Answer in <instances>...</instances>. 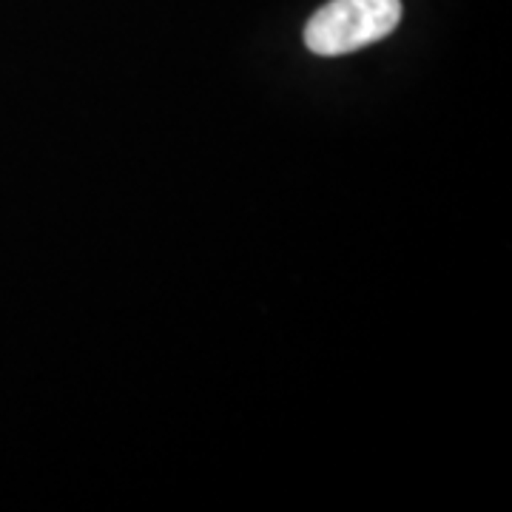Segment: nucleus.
<instances>
[{
    "instance_id": "obj_1",
    "label": "nucleus",
    "mask_w": 512,
    "mask_h": 512,
    "mask_svg": "<svg viewBox=\"0 0 512 512\" xmlns=\"http://www.w3.org/2000/svg\"><path fill=\"white\" fill-rule=\"evenodd\" d=\"M402 20V0H330L305 26L313 55L339 57L384 40Z\"/></svg>"
}]
</instances>
